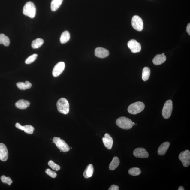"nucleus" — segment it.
Instances as JSON below:
<instances>
[{
  "mask_svg": "<svg viewBox=\"0 0 190 190\" xmlns=\"http://www.w3.org/2000/svg\"><path fill=\"white\" fill-rule=\"evenodd\" d=\"M70 34L68 31H65L61 34L60 38V41L61 44L66 43L70 39Z\"/></svg>",
  "mask_w": 190,
  "mask_h": 190,
  "instance_id": "nucleus-23",
  "label": "nucleus"
},
{
  "mask_svg": "<svg viewBox=\"0 0 190 190\" xmlns=\"http://www.w3.org/2000/svg\"><path fill=\"white\" fill-rule=\"evenodd\" d=\"M1 180L3 183L7 184L10 185L13 183V181L11 180V178L10 177H6L5 175H2L1 177Z\"/></svg>",
  "mask_w": 190,
  "mask_h": 190,
  "instance_id": "nucleus-29",
  "label": "nucleus"
},
{
  "mask_svg": "<svg viewBox=\"0 0 190 190\" xmlns=\"http://www.w3.org/2000/svg\"><path fill=\"white\" fill-rule=\"evenodd\" d=\"M5 36V35L4 34H0V44H3Z\"/></svg>",
  "mask_w": 190,
  "mask_h": 190,
  "instance_id": "nucleus-33",
  "label": "nucleus"
},
{
  "mask_svg": "<svg viewBox=\"0 0 190 190\" xmlns=\"http://www.w3.org/2000/svg\"><path fill=\"white\" fill-rule=\"evenodd\" d=\"M10 41L9 38L7 36H5L4 39L3 44L5 46H8L9 45Z\"/></svg>",
  "mask_w": 190,
  "mask_h": 190,
  "instance_id": "nucleus-31",
  "label": "nucleus"
},
{
  "mask_svg": "<svg viewBox=\"0 0 190 190\" xmlns=\"http://www.w3.org/2000/svg\"><path fill=\"white\" fill-rule=\"evenodd\" d=\"M179 160L182 162L183 166L185 167H188L190 164V152L189 150H185L182 152L179 155Z\"/></svg>",
  "mask_w": 190,
  "mask_h": 190,
  "instance_id": "nucleus-8",
  "label": "nucleus"
},
{
  "mask_svg": "<svg viewBox=\"0 0 190 190\" xmlns=\"http://www.w3.org/2000/svg\"><path fill=\"white\" fill-rule=\"evenodd\" d=\"M119 163L120 161L119 158L117 157H114L109 165V169L111 170H115L119 166Z\"/></svg>",
  "mask_w": 190,
  "mask_h": 190,
  "instance_id": "nucleus-22",
  "label": "nucleus"
},
{
  "mask_svg": "<svg viewBox=\"0 0 190 190\" xmlns=\"http://www.w3.org/2000/svg\"><path fill=\"white\" fill-rule=\"evenodd\" d=\"M58 111L64 114H68L69 111V105L68 101L65 98L59 99L57 103Z\"/></svg>",
  "mask_w": 190,
  "mask_h": 190,
  "instance_id": "nucleus-3",
  "label": "nucleus"
},
{
  "mask_svg": "<svg viewBox=\"0 0 190 190\" xmlns=\"http://www.w3.org/2000/svg\"><path fill=\"white\" fill-rule=\"evenodd\" d=\"M134 156L137 158H148L149 154L145 149L139 148L136 149L134 151Z\"/></svg>",
  "mask_w": 190,
  "mask_h": 190,
  "instance_id": "nucleus-11",
  "label": "nucleus"
},
{
  "mask_svg": "<svg viewBox=\"0 0 190 190\" xmlns=\"http://www.w3.org/2000/svg\"><path fill=\"white\" fill-rule=\"evenodd\" d=\"M94 167L92 164H89L86 167L83 173L84 177L86 179L89 178L92 176Z\"/></svg>",
  "mask_w": 190,
  "mask_h": 190,
  "instance_id": "nucleus-19",
  "label": "nucleus"
},
{
  "mask_svg": "<svg viewBox=\"0 0 190 190\" xmlns=\"http://www.w3.org/2000/svg\"><path fill=\"white\" fill-rule=\"evenodd\" d=\"M30 105V102L26 100L21 99L15 103L16 107L20 109H26Z\"/></svg>",
  "mask_w": 190,
  "mask_h": 190,
  "instance_id": "nucleus-17",
  "label": "nucleus"
},
{
  "mask_svg": "<svg viewBox=\"0 0 190 190\" xmlns=\"http://www.w3.org/2000/svg\"><path fill=\"white\" fill-rule=\"evenodd\" d=\"M46 173L49 176L53 178H55L57 176L56 173L55 171L51 170L49 169H46Z\"/></svg>",
  "mask_w": 190,
  "mask_h": 190,
  "instance_id": "nucleus-30",
  "label": "nucleus"
},
{
  "mask_svg": "<svg viewBox=\"0 0 190 190\" xmlns=\"http://www.w3.org/2000/svg\"><path fill=\"white\" fill-rule=\"evenodd\" d=\"M150 74V69L148 67H145L143 69L142 71V78L144 81L148 80Z\"/></svg>",
  "mask_w": 190,
  "mask_h": 190,
  "instance_id": "nucleus-25",
  "label": "nucleus"
},
{
  "mask_svg": "<svg viewBox=\"0 0 190 190\" xmlns=\"http://www.w3.org/2000/svg\"><path fill=\"white\" fill-rule=\"evenodd\" d=\"M128 47L131 50L132 52L137 53L140 52L141 50V46L139 43L135 40H131L128 43Z\"/></svg>",
  "mask_w": 190,
  "mask_h": 190,
  "instance_id": "nucleus-9",
  "label": "nucleus"
},
{
  "mask_svg": "<svg viewBox=\"0 0 190 190\" xmlns=\"http://www.w3.org/2000/svg\"><path fill=\"white\" fill-rule=\"evenodd\" d=\"M65 68V63L63 62L58 63L53 69L52 74L54 77H57L62 73Z\"/></svg>",
  "mask_w": 190,
  "mask_h": 190,
  "instance_id": "nucleus-10",
  "label": "nucleus"
},
{
  "mask_svg": "<svg viewBox=\"0 0 190 190\" xmlns=\"http://www.w3.org/2000/svg\"><path fill=\"white\" fill-rule=\"evenodd\" d=\"M103 143L106 148L111 150L113 144V140L112 137L108 134H105L103 138Z\"/></svg>",
  "mask_w": 190,
  "mask_h": 190,
  "instance_id": "nucleus-14",
  "label": "nucleus"
},
{
  "mask_svg": "<svg viewBox=\"0 0 190 190\" xmlns=\"http://www.w3.org/2000/svg\"><path fill=\"white\" fill-rule=\"evenodd\" d=\"M38 56V54H34L29 57L26 59L25 63L26 64H29L34 62L35 61Z\"/></svg>",
  "mask_w": 190,
  "mask_h": 190,
  "instance_id": "nucleus-27",
  "label": "nucleus"
},
{
  "mask_svg": "<svg viewBox=\"0 0 190 190\" xmlns=\"http://www.w3.org/2000/svg\"><path fill=\"white\" fill-rule=\"evenodd\" d=\"M132 25L134 29L141 31L143 28V22L140 16L135 15L132 18Z\"/></svg>",
  "mask_w": 190,
  "mask_h": 190,
  "instance_id": "nucleus-7",
  "label": "nucleus"
},
{
  "mask_svg": "<svg viewBox=\"0 0 190 190\" xmlns=\"http://www.w3.org/2000/svg\"><path fill=\"white\" fill-rule=\"evenodd\" d=\"M170 143L168 142L163 143L158 149L157 152L159 155L163 156L165 154L170 146Z\"/></svg>",
  "mask_w": 190,
  "mask_h": 190,
  "instance_id": "nucleus-18",
  "label": "nucleus"
},
{
  "mask_svg": "<svg viewBox=\"0 0 190 190\" xmlns=\"http://www.w3.org/2000/svg\"><path fill=\"white\" fill-rule=\"evenodd\" d=\"M187 33L190 35V24L189 23L188 24L187 27Z\"/></svg>",
  "mask_w": 190,
  "mask_h": 190,
  "instance_id": "nucleus-34",
  "label": "nucleus"
},
{
  "mask_svg": "<svg viewBox=\"0 0 190 190\" xmlns=\"http://www.w3.org/2000/svg\"><path fill=\"white\" fill-rule=\"evenodd\" d=\"M166 59V57L164 55L158 54L153 59L152 62L155 65H161L165 62Z\"/></svg>",
  "mask_w": 190,
  "mask_h": 190,
  "instance_id": "nucleus-16",
  "label": "nucleus"
},
{
  "mask_svg": "<svg viewBox=\"0 0 190 190\" xmlns=\"http://www.w3.org/2000/svg\"><path fill=\"white\" fill-rule=\"evenodd\" d=\"M116 123L119 127L124 130L130 129L134 125L131 120L124 117L118 118L116 120Z\"/></svg>",
  "mask_w": 190,
  "mask_h": 190,
  "instance_id": "nucleus-1",
  "label": "nucleus"
},
{
  "mask_svg": "<svg viewBox=\"0 0 190 190\" xmlns=\"http://www.w3.org/2000/svg\"><path fill=\"white\" fill-rule=\"evenodd\" d=\"M184 190L185 189H184V188L182 186H181L179 187L178 189V190Z\"/></svg>",
  "mask_w": 190,
  "mask_h": 190,
  "instance_id": "nucleus-35",
  "label": "nucleus"
},
{
  "mask_svg": "<svg viewBox=\"0 0 190 190\" xmlns=\"http://www.w3.org/2000/svg\"><path fill=\"white\" fill-rule=\"evenodd\" d=\"M48 165L51 168H52L54 170L58 171L60 170V167L59 165L55 163L52 160H50L48 163Z\"/></svg>",
  "mask_w": 190,
  "mask_h": 190,
  "instance_id": "nucleus-28",
  "label": "nucleus"
},
{
  "mask_svg": "<svg viewBox=\"0 0 190 190\" xmlns=\"http://www.w3.org/2000/svg\"><path fill=\"white\" fill-rule=\"evenodd\" d=\"M109 50L105 48L98 47L95 50V55L98 58H104L109 56Z\"/></svg>",
  "mask_w": 190,
  "mask_h": 190,
  "instance_id": "nucleus-12",
  "label": "nucleus"
},
{
  "mask_svg": "<svg viewBox=\"0 0 190 190\" xmlns=\"http://www.w3.org/2000/svg\"><path fill=\"white\" fill-rule=\"evenodd\" d=\"M141 173V171L138 167H132L128 171V173L133 176H137L140 175Z\"/></svg>",
  "mask_w": 190,
  "mask_h": 190,
  "instance_id": "nucleus-26",
  "label": "nucleus"
},
{
  "mask_svg": "<svg viewBox=\"0 0 190 190\" xmlns=\"http://www.w3.org/2000/svg\"><path fill=\"white\" fill-rule=\"evenodd\" d=\"M15 126L16 128L20 130L24 131V132L28 134H32L33 133L35 130L33 126L30 125H26L24 126L21 125L20 124L16 123Z\"/></svg>",
  "mask_w": 190,
  "mask_h": 190,
  "instance_id": "nucleus-15",
  "label": "nucleus"
},
{
  "mask_svg": "<svg viewBox=\"0 0 190 190\" xmlns=\"http://www.w3.org/2000/svg\"><path fill=\"white\" fill-rule=\"evenodd\" d=\"M63 0H52L51 3V9L53 11L58 10L62 4Z\"/></svg>",
  "mask_w": 190,
  "mask_h": 190,
  "instance_id": "nucleus-21",
  "label": "nucleus"
},
{
  "mask_svg": "<svg viewBox=\"0 0 190 190\" xmlns=\"http://www.w3.org/2000/svg\"><path fill=\"white\" fill-rule=\"evenodd\" d=\"M173 111V102L171 100L165 102L162 109V114L165 119L170 117Z\"/></svg>",
  "mask_w": 190,
  "mask_h": 190,
  "instance_id": "nucleus-6",
  "label": "nucleus"
},
{
  "mask_svg": "<svg viewBox=\"0 0 190 190\" xmlns=\"http://www.w3.org/2000/svg\"><path fill=\"white\" fill-rule=\"evenodd\" d=\"M53 142L56 145L57 148L61 152H67L70 150V148L65 141L60 138L54 137L53 139Z\"/></svg>",
  "mask_w": 190,
  "mask_h": 190,
  "instance_id": "nucleus-5",
  "label": "nucleus"
},
{
  "mask_svg": "<svg viewBox=\"0 0 190 190\" xmlns=\"http://www.w3.org/2000/svg\"><path fill=\"white\" fill-rule=\"evenodd\" d=\"M44 43V41L42 39L38 38L32 41V47L33 49H38Z\"/></svg>",
  "mask_w": 190,
  "mask_h": 190,
  "instance_id": "nucleus-24",
  "label": "nucleus"
},
{
  "mask_svg": "<svg viewBox=\"0 0 190 190\" xmlns=\"http://www.w3.org/2000/svg\"><path fill=\"white\" fill-rule=\"evenodd\" d=\"M18 88L22 90L29 89L32 86L31 83L28 81H26L25 83L23 82H18L16 84Z\"/></svg>",
  "mask_w": 190,
  "mask_h": 190,
  "instance_id": "nucleus-20",
  "label": "nucleus"
},
{
  "mask_svg": "<svg viewBox=\"0 0 190 190\" xmlns=\"http://www.w3.org/2000/svg\"><path fill=\"white\" fill-rule=\"evenodd\" d=\"M23 13L24 15L31 18H34L36 14V8L34 3L32 2L26 3L24 6Z\"/></svg>",
  "mask_w": 190,
  "mask_h": 190,
  "instance_id": "nucleus-2",
  "label": "nucleus"
},
{
  "mask_svg": "<svg viewBox=\"0 0 190 190\" xmlns=\"http://www.w3.org/2000/svg\"><path fill=\"white\" fill-rule=\"evenodd\" d=\"M145 108L144 104L140 101L132 103L128 107V111L130 114H136L140 113Z\"/></svg>",
  "mask_w": 190,
  "mask_h": 190,
  "instance_id": "nucleus-4",
  "label": "nucleus"
},
{
  "mask_svg": "<svg viewBox=\"0 0 190 190\" xmlns=\"http://www.w3.org/2000/svg\"><path fill=\"white\" fill-rule=\"evenodd\" d=\"M8 157V152L7 147L3 143H0V160L2 161H7Z\"/></svg>",
  "mask_w": 190,
  "mask_h": 190,
  "instance_id": "nucleus-13",
  "label": "nucleus"
},
{
  "mask_svg": "<svg viewBox=\"0 0 190 190\" xmlns=\"http://www.w3.org/2000/svg\"><path fill=\"white\" fill-rule=\"evenodd\" d=\"M119 189V188L118 186L114 185H112L109 189V190H118Z\"/></svg>",
  "mask_w": 190,
  "mask_h": 190,
  "instance_id": "nucleus-32",
  "label": "nucleus"
}]
</instances>
